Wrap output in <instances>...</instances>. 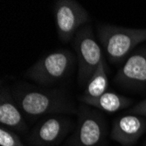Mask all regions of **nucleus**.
<instances>
[{
	"label": "nucleus",
	"instance_id": "obj_1",
	"mask_svg": "<svg viewBox=\"0 0 146 146\" xmlns=\"http://www.w3.org/2000/svg\"><path fill=\"white\" fill-rule=\"evenodd\" d=\"M11 92L22 113L29 117L78 112L67 89L18 82L11 88Z\"/></svg>",
	"mask_w": 146,
	"mask_h": 146
},
{
	"label": "nucleus",
	"instance_id": "obj_2",
	"mask_svg": "<svg viewBox=\"0 0 146 146\" xmlns=\"http://www.w3.org/2000/svg\"><path fill=\"white\" fill-rule=\"evenodd\" d=\"M97 36L110 63L120 65L138 45L146 41V29L101 24L97 27Z\"/></svg>",
	"mask_w": 146,
	"mask_h": 146
},
{
	"label": "nucleus",
	"instance_id": "obj_3",
	"mask_svg": "<svg viewBox=\"0 0 146 146\" xmlns=\"http://www.w3.org/2000/svg\"><path fill=\"white\" fill-rule=\"evenodd\" d=\"M75 60L71 51L56 50L37 60L25 71V76L39 86H54L64 81L70 74Z\"/></svg>",
	"mask_w": 146,
	"mask_h": 146
},
{
	"label": "nucleus",
	"instance_id": "obj_4",
	"mask_svg": "<svg viewBox=\"0 0 146 146\" xmlns=\"http://www.w3.org/2000/svg\"><path fill=\"white\" fill-rule=\"evenodd\" d=\"M72 42L78 65V83L81 87H86L88 80L104 58L103 52L88 24L78 31Z\"/></svg>",
	"mask_w": 146,
	"mask_h": 146
},
{
	"label": "nucleus",
	"instance_id": "obj_5",
	"mask_svg": "<svg viewBox=\"0 0 146 146\" xmlns=\"http://www.w3.org/2000/svg\"><path fill=\"white\" fill-rule=\"evenodd\" d=\"M78 119L69 146H98L106 137V122L103 116L84 103L78 108Z\"/></svg>",
	"mask_w": 146,
	"mask_h": 146
},
{
	"label": "nucleus",
	"instance_id": "obj_6",
	"mask_svg": "<svg viewBox=\"0 0 146 146\" xmlns=\"http://www.w3.org/2000/svg\"><path fill=\"white\" fill-rule=\"evenodd\" d=\"M54 14L58 37L65 43L73 40L78 31L89 20L88 11L75 0H57Z\"/></svg>",
	"mask_w": 146,
	"mask_h": 146
},
{
	"label": "nucleus",
	"instance_id": "obj_7",
	"mask_svg": "<svg viewBox=\"0 0 146 146\" xmlns=\"http://www.w3.org/2000/svg\"><path fill=\"white\" fill-rule=\"evenodd\" d=\"M73 126L72 120L66 116L47 117L32 129L27 143L30 146H56L68 135Z\"/></svg>",
	"mask_w": 146,
	"mask_h": 146
},
{
	"label": "nucleus",
	"instance_id": "obj_8",
	"mask_svg": "<svg viewBox=\"0 0 146 146\" xmlns=\"http://www.w3.org/2000/svg\"><path fill=\"white\" fill-rule=\"evenodd\" d=\"M114 82L123 88H146V46L132 52L117 71Z\"/></svg>",
	"mask_w": 146,
	"mask_h": 146
},
{
	"label": "nucleus",
	"instance_id": "obj_9",
	"mask_svg": "<svg viewBox=\"0 0 146 146\" xmlns=\"http://www.w3.org/2000/svg\"><path fill=\"white\" fill-rule=\"evenodd\" d=\"M145 131V117L126 114L117 117L114 121L110 137L123 146H131L138 141Z\"/></svg>",
	"mask_w": 146,
	"mask_h": 146
},
{
	"label": "nucleus",
	"instance_id": "obj_10",
	"mask_svg": "<svg viewBox=\"0 0 146 146\" xmlns=\"http://www.w3.org/2000/svg\"><path fill=\"white\" fill-rule=\"evenodd\" d=\"M20 108L13 96L11 88L2 86L0 89V123L18 133H25L27 124Z\"/></svg>",
	"mask_w": 146,
	"mask_h": 146
},
{
	"label": "nucleus",
	"instance_id": "obj_11",
	"mask_svg": "<svg viewBox=\"0 0 146 146\" xmlns=\"http://www.w3.org/2000/svg\"><path fill=\"white\" fill-rule=\"evenodd\" d=\"M79 99L82 103L107 113H115L123 110L129 107L133 102L130 98L112 91H107L98 97H89L82 95Z\"/></svg>",
	"mask_w": 146,
	"mask_h": 146
},
{
	"label": "nucleus",
	"instance_id": "obj_12",
	"mask_svg": "<svg viewBox=\"0 0 146 146\" xmlns=\"http://www.w3.org/2000/svg\"><path fill=\"white\" fill-rule=\"evenodd\" d=\"M109 78L107 74V65L103 58L97 68L92 74L86 85L83 96L89 97H98L108 91Z\"/></svg>",
	"mask_w": 146,
	"mask_h": 146
},
{
	"label": "nucleus",
	"instance_id": "obj_13",
	"mask_svg": "<svg viewBox=\"0 0 146 146\" xmlns=\"http://www.w3.org/2000/svg\"><path fill=\"white\" fill-rule=\"evenodd\" d=\"M0 145L1 146H26L16 132L1 125L0 126Z\"/></svg>",
	"mask_w": 146,
	"mask_h": 146
},
{
	"label": "nucleus",
	"instance_id": "obj_14",
	"mask_svg": "<svg viewBox=\"0 0 146 146\" xmlns=\"http://www.w3.org/2000/svg\"><path fill=\"white\" fill-rule=\"evenodd\" d=\"M127 114L137 115L146 118V98L138 102L137 104H136L135 106H133L132 108L129 109Z\"/></svg>",
	"mask_w": 146,
	"mask_h": 146
}]
</instances>
